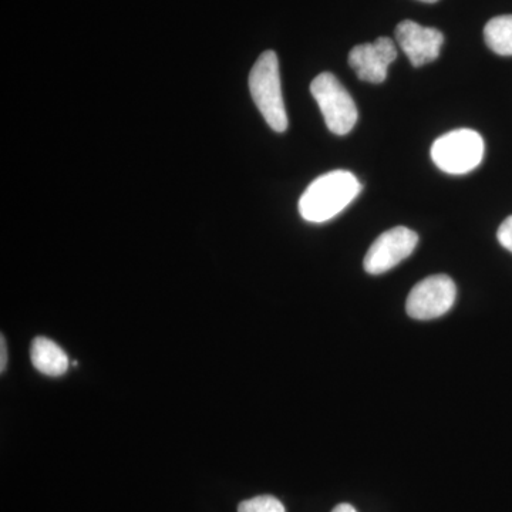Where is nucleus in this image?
Masks as SVG:
<instances>
[{
    "instance_id": "nucleus-14",
    "label": "nucleus",
    "mask_w": 512,
    "mask_h": 512,
    "mask_svg": "<svg viewBox=\"0 0 512 512\" xmlns=\"http://www.w3.org/2000/svg\"><path fill=\"white\" fill-rule=\"evenodd\" d=\"M332 512H357L355 507L350 504H339L338 507L333 508Z\"/></svg>"
},
{
    "instance_id": "nucleus-15",
    "label": "nucleus",
    "mask_w": 512,
    "mask_h": 512,
    "mask_svg": "<svg viewBox=\"0 0 512 512\" xmlns=\"http://www.w3.org/2000/svg\"><path fill=\"white\" fill-rule=\"evenodd\" d=\"M420 2H424V3H436V2H439V0H420Z\"/></svg>"
},
{
    "instance_id": "nucleus-11",
    "label": "nucleus",
    "mask_w": 512,
    "mask_h": 512,
    "mask_svg": "<svg viewBox=\"0 0 512 512\" xmlns=\"http://www.w3.org/2000/svg\"><path fill=\"white\" fill-rule=\"evenodd\" d=\"M238 512H285V507L272 495H259L251 500L242 501Z\"/></svg>"
},
{
    "instance_id": "nucleus-12",
    "label": "nucleus",
    "mask_w": 512,
    "mask_h": 512,
    "mask_svg": "<svg viewBox=\"0 0 512 512\" xmlns=\"http://www.w3.org/2000/svg\"><path fill=\"white\" fill-rule=\"evenodd\" d=\"M497 239L498 242H500L501 247H504L512 254V215H510V217L500 225V228H498Z\"/></svg>"
},
{
    "instance_id": "nucleus-10",
    "label": "nucleus",
    "mask_w": 512,
    "mask_h": 512,
    "mask_svg": "<svg viewBox=\"0 0 512 512\" xmlns=\"http://www.w3.org/2000/svg\"><path fill=\"white\" fill-rule=\"evenodd\" d=\"M487 46L500 56H512V15L497 16L485 25Z\"/></svg>"
},
{
    "instance_id": "nucleus-6",
    "label": "nucleus",
    "mask_w": 512,
    "mask_h": 512,
    "mask_svg": "<svg viewBox=\"0 0 512 512\" xmlns=\"http://www.w3.org/2000/svg\"><path fill=\"white\" fill-rule=\"evenodd\" d=\"M419 244V235L412 229L396 227L383 232L373 242L365 256V271L370 275H382L413 254Z\"/></svg>"
},
{
    "instance_id": "nucleus-13",
    "label": "nucleus",
    "mask_w": 512,
    "mask_h": 512,
    "mask_svg": "<svg viewBox=\"0 0 512 512\" xmlns=\"http://www.w3.org/2000/svg\"><path fill=\"white\" fill-rule=\"evenodd\" d=\"M8 363V350H6L5 338H0V372H5Z\"/></svg>"
},
{
    "instance_id": "nucleus-7",
    "label": "nucleus",
    "mask_w": 512,
    "mask_h": 512,
    "mask_svg": "<svg viewBox=\"0 0 512 512\" xmlns=\"http://www.w3.org/2000/svg\"><path fill=\"white\" fill-rule=\"evenodd\" d=\"M396 59L397 49L393 40L390 37H379L373 43L353 47L348 62L360 80L380 84L386 80L387 70Z\"/></svg>"
},
{
    "instance_id": "nucleus-1",
    "label": "nucleus",
    "mask_w": 512,
    "mask_h": 512,
    "mask_svg": "<svg viewBox=\"0 0 512 512\" xmlns=\"http://www.w3.org/2000/svg\"><path fill=\"white\" fill-rule=\"evenodd\" d=\"M362 184L349 171L336 170L316 178L299 200V212L308 222H326L349 207Z\"/></svg>"
},
{
    "instance_id": "nucleus-8",
    "label": "nucleus",
    "mask_w": 512,
    "mask_h": 512,
    "mask_svg": "<svg viewBox=\"0 0 512 512\" xmlns=\"http://www.w3.org/2000/svg\"><path fill=\"white\" fill-rule=\"evenodd\" d=\"M396 40L414 67L439 59L444 36L440 30L424 28L413 20H403L397 25Z\"/></svg>"
},
{
    "instance_id": "nucleus-5",
    "label": "nucleus",
    "mask_w": 512,
    "mask_h": 512,
    "mask_svg": "<svg viewBox=\"0 0 512 512\" xmlns=\"http://www.w3.org/2000/svg\"><path fill=\"white\" fill-rule=\"evenodd\" d=\"M457 288L447 275H433L419 282L406 302L410 318L430 320L446 315L456 302Z\"/></svg>"
},
{
    "instance_id": "nucleus-2",
    "label": "nucleus",
    "mask_w": 512,
    "mask_h": 512,
    "mask_svg": "<svg viewBox=\"0 0 512 512\" xmlns=\"http://www.w3.org/2000/svg\"><path fill=\"white\" fill-rule=\"evenodd\" d=\"M249 92L268 126L276 133H285L288 116L282 97L278 56L272 50L262 53L249 73Z\"/></svg>"
},
{
    "instance_id": "nucleus-9",
    "label": "nucleus",
    "mask_w": 512,
    "mask_h": 512,
    "mask_svg": "<svg viewBox=\"0 0 512 512\" xmlns=\"http://www.w3.org/2000/svg\"><path fill=\"white\" fill-rule=\"evenodd\" d=\"M30 359L33 366L43 375L50 377L63 376L69 369V357L53 340L39 336L30 346Z\"/></svg>"
},
{
    "instance_id": "nucleus-4",
    "label": "nucleus",
    "mask_w": 512,
    "mask_h": 512,
    "mask_svg": "<svg viewBox=\"0 0 512 512\" xmlns=\"http://www.w3.org/2000/svg\"><path fill=\"white\" fill-rule=\"evenodd\" d=\"M311 93L322 111L326 126L336 136H345L355 127L359 111L348 90L332 73L319 74L313 79Z\"/></svg>"
},
{
    "instance_id": "nucleus-3",
    "label": "nucleus",
    "mask_w": 512,
    "mask_h": 512,
    "mask_svg": "<svg viewBox=\"0 0 512 512\" xmlns=\"http://www.w3.org/2000/svg\"><path fill=\"white\" fill-rule=\"evenodd\" d=\"M484 140L470 128L450 131L434 141L431 158L441 171L461 175L476 170L484 158Z\"/></svg>"
}]
</instances>
